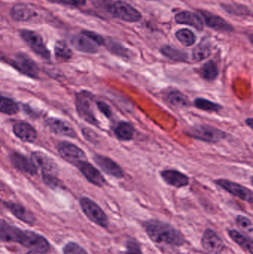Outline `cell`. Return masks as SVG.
<instances>
[{"instance_id": "obj_27", "label": "cell", "mask_w": 253, "mask_h": 254, "mask_svg": "<svg viewBox=\"0 0 253 254\" xmlns=\"http://www.w3.org/2000/svg\"><path fill=\"white\" fill-rule=\"evenodd\" d=\"M114 134L119 140H132L134 136L133 127L128 122H120L114 128Z\"/></svg>"}, {"instance_id": "obj_35", "label": "cell", "mask_w": 253, "mask_h": 254, "mask_svg": "<svg viewBox=\"0 0 253 254\" xmlns=\"http://www.w3.org/2000/svg\"><path fill=\"white\" fill-rule=\"evenodd\" d=\"M105 46L109 49L110 52H112L114 55H118L120 57H129V52L126 48L117 42L113 40H107L105 41Z\"/></svg>"}, {"instance_id": "obj_5", "label": "cell", "mask_w": 253, "mask_h": 254, "mask_svg": "<svg viewBox=\"0 0 253 254\" xmlns=\"http://www.w3.org/2000/svg\"><path fill=\"white\" fill-rule=\"evenodd\" d=\"M80 204L89 220L102 228H106L108 226V216L97 203L87 197H83L80 200Z\"/></svg>"}, {"instance_id": "obj_7", "label": "cell", "mask_w": 253, "mask_h": 254, "mask_svg": "<svg viewBox=\"0 0 253 254\" xmlns=\"http://www.w3.org/2000/svg\"><path fill=\"white\" fill-rule=\"evenodd\" d=\"M187 134L197 140L213 143L221 141L227 136L226 133L221 130L206 125L193 127L187 131Z\"/></svg>"}, {"instance_id": "obj_9", "label": "cell", "mask_w": 253, "mask_h": 254, "mask_svg": "<svg viewBox=\"0 0 253 254\" xmlns=\"http://www.w3.org/2000/svg\"><path fill=\"white\" fill-rule=\"evenodd\" d=\"M12 64L22 74L33 78L38 77L40 68L37 64L26 54L22 52L16 54Z\"/></svg>"}, {"instance_id": "obj_24", "label": "cell", "mask_w": 253, "mask_h": 254, "mask_svg": "<svg viewBox=\"0 0 253 254\" xmlns=\"http://www.w3.org/2000/svg\"><path fill=\"white\" fill-rule=\"evenodd\" d=\"M230 238L240 246L244 251L251 254H253V240L250 237L244 235L236 230H230L228 231Z\"/></svg>"}, {"instance_id": "obj_20", "label": "cell", "mask_w": 253, "mask_h": 254, "mask_svg": "<svg viewBox=\"0 0 253 254\" xmlns=\"http://www.w3.org/2000/svg\"><path fill=\"white\" fill-rule=\"evenodd\" d=\"M46 125L52 132L58 135L69 137H77V134L72 127L59 119H53V118L47 119L46 121Z\"/></svg>"}, {"instance_id": "obj_19", "label": "cell", "mask_w": 253, "mask_h": 254, "mask_svg": "<svg viewBox=\"0 0 253 254\" xmlns=\"http://www.w3.org/2000/svg\"><path fill=\"white\" fill-rule=\"evenodd\" d=\"M13 131L15 135L22 141L32 143L35 141L37 137V131L34 129V127L22 121L16 122L13 125Z\"/></svg>"}, {"instance_id": "obj_42", "label": "cell", "mask_w": 253, "mask_h": 254, "mask_svg": "<svg viewBox=\"0 0 253 254\" xmlns=\"http://www.w3.org/2000/svg\"><path fill=\"white\" fill-rule=\"evenodd\" d=\"M98 107L101 110V113H103L106 117H111V110L106 104L103 102H98Z\"/></svg>"}, {"instance_id": "obj_45", "label": "cell", "mask_w": 253, "mask_h": 254, "mask_svg": "<svg viewBox=\"0 0 253 254\" xmlns=\"http://www.w3.org/2000/svg\"><path fill=\"white\" fill-rule=\"evenodd\" d=\"M251 183H252V185H253V176L251 178Z\"/></svg>"}, {"instance_id": "obj_17", "label": "cell", "mask_w": 253, "mask_h": 254, "mask_svg": "<svg viewBox=\"0 0 253 254\" xmlns=\"http://www.w3.org/2000/svg\"><path fill=\"white\" fill-rule=\"evenodd\" d=\"M96 164L101 167L102 171L105 172L109 176H114L115 178H123L124 176L121 167L114 162L111 158L102 155H95L94 158Z\"/></svg>"}, {"instance_id": "obj_34", "label": "cell", "mask_w": 253, "mask_h": 254, "mask_svg": "<svg viewBox=\"0 0 253 254\" xmlns=\"http://www.w3.org/2000/svg\"><path fill=\"white\" fill-rule=\"evenodd\" d=\"M0 108H1V113L8 116L16 114L19 111L17 104L10 98H5L4 96L1 97Z\"/></svg>"}, {"instance_id": "obj_2", "label": "cell", "mask_w": 253, "mask_h": 254, "mask_svg": "<svg viewBox=\"0 0 253 254\" xmlns=\"http://www.w3.org/2000/svg\"><path fill=\"white\" fill-rule=\"evenodd\" d=\"M144 227L150 240L157 244L180 247L185 243L184 234L166 222L152 219L144 222Z\"/></svg>"}, {"instance_id": "obj_25", "label": "cell", "mask_w": 253, "mask_h": 254, "mask_svg": "<svg viewBox=\"0 0 253 254\" xmlns=\"http://www.w3.org/2000/svg\"><path fill=\"white\" fill-rule=\"evenodd\" d=\"M160 51L166 58L177 62H186L188 59V55L186 52L170 46H163Z\"/></svg>"}, {"instance_id": "obj_40", "label": "cell", "mask_w": 253, "mask_h": 254, "mask_svg": "<svg viewBox=\"0 0 253 254\" xmlns=\"http://www.w3.org/2000/svg\"><path fill=\"white\" fill-rule=\"evenodd\" d=\"M82 33L84 34L85 35L87 36V37H89V38L92 39L93 41H95V43L99 45V46H105L106 40H105V39H104L102 36L100 35V34L94 32V31H87V30H84V31H82Z\"/></svg>"}, {"instance_id": "obj_46", "label": "cell", "mask_w": 253, "mask_h": 254, "mask_svg": "<svg viewBox=\"0 0 253 254\" xmlns=\"http://www.w3.org/2000/svg\"></svg>"}, {"instance_id": "obj_21", "label": "cell", "mask_w": 253, "mask_h": 254, "mask_svg": "<svg viewBox=\"0 0 253 254\" xmlns=\"http://www.w3.org/2000/svg\"><path fill=\"white\" fill-rule=\"evenodd\" d=\"M162 179L166 184L175 188H183L190 183V179L181 172L175 170H163L160 173Z\"/></svg>"}, {"instance_id": "obj_15", "label": "cell", "mask_w": 253, "mask_h": 254, "mask_svg": "<svg viewBox=\"0 0 253 254\" xmlns=\"http://www.w3.org/2000/svg\"><path fill=\"white\" fill-rule=\"evenodd\" d=\"M4 207L19 220L30 225H34L36 222V217L33 213H31L28 209L25 208L21 204L14 202H8L4 201Z\"/></svg>"}, {"instance_id": "obj_41", "label": "cell", "mask_w": 253, "mask_h": 254, "mask_svg": "<svg viewBox=\"0 0 253 254\" xmlns=\"http://www.w3.org/2000/svg\"><path fill=\"white\" fill-rule=\"evenodd\" d=\"M53 3L57 4H68V5L78 6L82 5L86 2L85 0H48Z\"/></svg>"}, {"instance_id": "obj_36", "label": "cell", "mask_w": 253, "mask_h": 254, "mask_svg": "<svg viewBox=\"0 0 253 254\" xmlns=\"http://www.w3.org/2000/svg\"><path fill=\"white\" fill-rule=\"evenodd\" d=\"M63 254H89L88 252L77 243L70 242L64 246Z\"/></svg>"}, {"instance_id": "obj_28", "label": "cell", "mask_w": 253, "mask_h": 254, "mask_svg": "<svg viewBox=\"0 0 253 254\" xmlns=\"http://www.w3.org/2000/svg\"><path fill=\"white\" fill-rule=\"evenodd\" d=\"M175 37L183 46L190 47L196 43L197 40L196 34L191 30L182 28L175 33Z\"/></svg>"}, {"instance_id": "obj_38", "label": "cell", "mask_w": 253, "mask_h": 254, "mask_svg": "<svg viewBox=\"0 0 253 254\" xmlns=\"http://www.w3.org/2000/svg\"><path fill=\"white\" fill-rule=\"evenodd\" d=\"M126 252L124 254H144L139 243L133 239L126 242Z\"/></svg>"}, {"instance_id": "obj_23", "label": "cell", "mask_w": 253, "mask_h": 254, "mask_svg": "<svg viewBox=\"0 0 253 254\" xmlns=\"http://www.w3.org/2000/svg\"><path fill=\"white\" fill-rule=\"evenodd\" d=\"M77 167H78L80 172L83 173V176H84L91 183L97 185V186L98 187H102L105 185V180L103 176L101 175L99 170H97L92 164L85 161V162L79 164Z\"/></svg>"}, {"instance_id": "obj_10", "label": "cell", "mask_w": 253, "mask_h": 254, "mask_svg": "<svg viewBox=\"0 0 253 254\" xmlns=\"http://www.w3.org/2000/svg\"><path fill=\"white\" fill-rule=\"evenodd\" d=\"M215 183L231 195L247 202L253 203V192L249 188L226 179H218Z\"/></svg>"}, {"instance_id": "obj_29", "label": "cell", "mask_w": 253, "mask_h": 254, "mask_svg": "<svg viewBox=\"0 0 253 254\" xmlns=\"http://www.w3.org/2000/svg\"><path fill=\"white\" fill-rule=\"evenodd\" d=\"M166 100L171 105L176 107H187L190 106L188 98L178 91H172L166 95Z\"/></svg>"}, {"instance_id": "obj_18", "label": "cell", "mask_w": 253, "mask_h": 254, "mask_svg": "<svg viewBox=\"0 0 253 254\" xmlns=\"http://www.w3.org/2000/svg\"><path fill=\"white\" fill-rule=\"evenodd\" d=\"M10 158L12 164L22 173H27L31 176L37 174V167H36L32 160L29 159L25 155L18 152H13L10 155Z\"/></svg>"}, {"instance_id": "obj_12", "label": "cell", "mask_w": 253, "mask_h": 254, "mask_svg": "<svg viewBox=\"0 0 253 254\" xmlns=\"http://www.w3.org/2000/svg\"><path fill=\"white\" fill-rule=\"evenodd\" d=\"M199 13H200L205 25L209 28L216 31H222V32L234 31L233 25L218 15L214 14L206 10H200Z\"/></svg>"}, {"instance_id": "obj_6", "label": "cell", "mask_w": 253, "mask_h": 254, "mask_svg": "<svg viewBox=\"0 0 253 254\" xmlns=\"http://www.w3.org/2000/svg\"><path fill=\"white\" fill-rule=\"evenodd\" d=\"M20 36L34 53L43 59H50V51L47 49L43 37L38 33L31 30L23 29L20 31Z\"/></svg>"}, {"instance_id": "obj_8", "label": "cell", "mask_w": 253, "mask_h": 254, "mask_svg": "<svg viewBox=\"0 0 253 254\" xmlns=\"http://www.w3.org/2000/svg\"><path fill=\"white\" fill-rule=\"evenodd\" d=\"M59 155L65 161L74 165L78 166L86 161V155L78 146L69 142L64 141L57 146Z\"/></svg>"}, {"instance_id": "obj_39", "label": "cell", "mask_w": 253, "mask_h": 254, "mask_svg": "<svg viewBox=\"0 0 253 254\" xmlns=\"http://www.w3.org/2000/svg\"><path fill=\"white\" fill-rule=\"evenodd\" d=\"M43 181L45 183L52 189H56V188H61L62 187V184L59 182V179H56L53 176V175H45L43 174Z\"/></svg>"}, {"instance_id": "obj_1", "label": "cell", "mask_w": 253, "mask_h": 254, "mask_svg": "<svg viewBox=\"0 0 253 254\" xmlns=\"http://www.w3.org/2000/svg\"><path fill=\"white\" fill-rule=\"evenodd\" d=\"M0 239L2 243H16L36 253L46 254L50 252L51 245L43 236L30 231H23L1 219Z\"/></svg>"}, {"instance_id": "obj_11", "label": "cell", "mask_w": 253, "mask_h": 254, "mask_svg": "<svg viewBox=\"0 0 253 254\" xmlns=\"http://www.w3.org/2000/svg\"><path fill=\"white\" fill-rule=\"evenodd\" d=\"M202 246L203 250L209 254H221L225 247L222 239L212 229H206L203 233Z\"/></svg>"}, {"instance_id": "obj_31", "label": "cell", "mask_w": 253, "mask_h": 254, "mask_svg": "<svg viewBox=\"0 0 253 254\" xmlns=\"http://www.w3.org/2000/svg\"><path fill=\"white\" fill-rule=\"evenodd\" d=\"M194 105L199 110L209 112V113H218L222 110V107L219 104L202 98L195 100Z\"/></svg>"}, {"instance_id": "obj_13", "label": "cell", "mask_w": 253, "mask_h": 254, "mask_svg": "<svg viewBox=\"0 0 253 254\" xmlns=\"http://www.w3.org/2000/svg\"><path fill=\"white\" fill-rule=\"evenodd\" d=\"M31 159L37 169L43 171V174L53 175L57 171V166L55 161L43 152H33Z\"/></svg>"}, {"instance_id": "obj_22", "label": "cell", "mask_w": 253, "mask_h": 254, "mask_svg": "<svg viewBox=\"0 0 253 254\" xmlns=\"http://www.w3.org/2000/svg\"><path fill=\"white\" fill-rule=\"evenodd\" d=\"M10 14L13 20L17 22H27L34 18L37 15V13L32 6L19 3L12 7Z\"/></svg>"}, {"instance_id": "obj_26", "label": "cell", "mask_w": 253, "mask_h": 254, "mask_svg": "<svg viewBox=\"0 0 253 254\" xmlns=\"http://www.w3.org/2000/svg\"><path fill=\"white\" fill-rule=\"evenodd\" d=\"M199 73L204 80L212 81L218 77V66L213 61H208L201 67Z\"/></svg>"}, {"instance_id": "obj_16", "label": "cell", "mask_w": 253, "mask_h": 254, "mask_svg": "<svg viewBox=\"0 0 253 254\" xmlns=\"http://www.w3.org/2000/svg\"><path fill=\"white\" fill-rule=\"evenodd\" d=\"M175 21L178 24L194 27L199 31H203L204 27V23L201 15H199V13L188 11V10H184L176 13L175 16Z\"/></svg>"}, {"instance_id": "obj_3", "label": "cell", "mask_w": 253, "mask_h": 254, "mask_svg": "<svg viewBox=\"0 0 253 254\" xmlns=\"http://www.w3.org/2000/svg\"><path fill=\"white\" fill-rule=\"evenodd\" d=\"M107 5L108 13L120 20L127 22H138L142 19V14L140 11L123 0L111 1Z\"/></svg>"}, {"instance_id": "obj_4", "label": "cell", "mask_w": 253, "mask_h": 254, "mask_svg": "<svg viewBox=\"0 0 253 254\" xmlns=\"http://www.w3.org/2000/svg\"><path fill=\"white\" fill-rule=\"evenodd\" d=\"M76 106L79 116L91 125L98 126L94 105L93 95L90 92L82 91L76 95Z\"/></svg>"}, {"instance_id": "obj_43", "label": "cell", "mask_w": 253, "mask_h": 254, "mask_svg": "<svg viewBox=\"0 0 253 254\" xmlns=\"http://www.w3.org/2000/svg\"><path fill=\"white\" fill-rule=\"evenodd\" d=\"M246 124L253 130V119H247Z\"/></svg>"}, {"instance_id": "obj_32", "label": "cell", "mask_w": 253, "mask_h": 254, "mask_svg": "<svg viewBox=\"0 0 253 254\" xmlns=\"http://www.w3.org/2000/svg\"><path fill=\"white\" fill-rule=\"evenodd\" d=\"M221 7L227 13L235 16H248L251 14V10L246 6L239 4H221Z\"/></svg>"}, {"instance_id": "obj_33", "label": "cell", "mask_w": 253, "mask_h": 254, "mask_svg": "<svg viewBox=\"0 0 253 254\" xmlns=\"http://www.w3.org/2000/svg\"><path fill=\"white\" fill-rule=\"evenodd\" d=\"M55 55L58 58L64 61L71 59L72 57V51L71 50L68 45L62 41V40H58L55 44L54 47Z\"/></svg>"}, {"instance_id": "obj_44", "label": "cell", "mask_w": 253, "mask_h": 254, "mask_svg": "<svg viewBox=\"0 0 253 254\" xmlns=\"http://www.w3.org/2000/svg\"><path fill=\"white\" fill-rule=\"evenodd\" d=\"M249 40L251 42V44L253 46V34H251V35L249 36Z\"/></svg>"}, {"instance_id": "obj_30", "label": "cell", "mask_w": 253, "mask_h": 254, "mask_svg": "<svg viewBox=\"0 0 253 254\" xmlns=\"http://www.w3.org/2000/svg\"><path fill=\"white\" fill-rule=\"evenodd\" d=\"M211 55V46L209 42L203 40L194 49L193 56L195 61H202L207 58Z\"/></svg>"}, {"instance_id": "obj_14", "label": "cell", "mask_w": 253, "mask_h": 254, "mask_svg": "<svg viewBox=\"0 0 253 254\" xmlns=\"http://www.w3.org/2000/svg\"><path fill=\"white\" fill-rule=\"evenodd\" d=\"M71 46L81 52L88 54H95L99 50V45L97 44L95 41L89 38L87 36L81 32V34H77L71 37Z\"/></svg>"}, {"instance_id": "obj_37", "label": "cell", "mask_w": 253, "mask_h": 254, "mask_svg": "<svg viewBox=\"0 0 253 254\" xmlns=\"http://www.w3.org/2000/svg\"><path fill=\"white\" fill-rule=\"evenodd\" d=\"M236 223L242 231H245V232H253V222H251V219H248L246 216L239 215L236 217Z\"/></svg>"}]
</instances>
